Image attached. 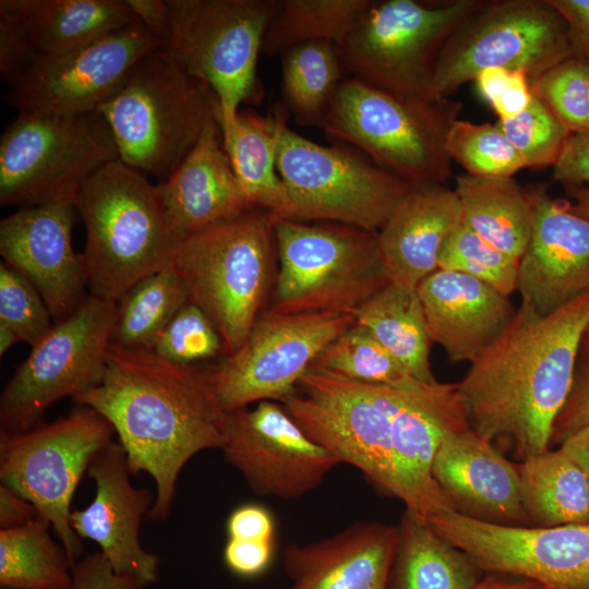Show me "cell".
I'll use <instances>...</instances> for the list:
<instances>
[{
	"label": "cell",
	"mask_w": 589,
	"mask_h": 589,
	"mask_svg": "<svg viewBox=\"0 0 589 589\" xmlns=\"http://www.w3.org/2000/svg\"><path fill=\"white\" fill-rule=\"evenodd\" d=\"M112 425L132 474L155 481L147 515L166 520L179 474L206 449H221L227 412L216 396L211 366L181 364L148 349L111 342L101 382L74 399Z\"/></svg>",
	"instance_id": "1"
},
{
	"label": "cell",
	"mask_w": 589,
	"mask_h": 589,
	"mask_svg": "<svg viewBox=\"0 0 589 589\" xmlns=\"http://www.w3.org/2000/svg\"><path fill=\"white\" fill-rule=\"evenodd\" d=\"M588 327L589 291L544 316L520 304L456 383L471 429L520 461L550 449Z\"/></svg>",
	"instance_id": "2"
},
{
	"label": "cell",
	"mask_w": 589,
	"mask_h": 589,
	"mask_svg": "<svg viewBox=\"0 0 589 589\" xmlns=\"http://www.w3.org/2000/svg\"><path fill=\"white\" fill-rule=\"evenodd\" d=\"M75 207L86 229L82 257L91 294L118 303L171 265L180 240L143 172L120 159L106 164L83 184Z\"/></svg>",
	"instance_id": "3"
},
{
	"label": "cell",
	"mask_w": 589,
	"mask_h": 589,
	"mask_svg": "<svg viewBox=\"0 0 589 589\" xmlns=\"http://www.w3.org/2000/svg\"><path fill=\"white\" fill-rule=\"evenodd\" d=\"M218 110L209 87L161 47L143 57L97 111L111 130L119 159L161 182Z\"/></svg>",
	"instance_id": "4"
},
{
	"label": "cell",
	"mask_w": 589,
	"mask_h": 589,
	"mask_svg": "<svg viewBox=\"0 0 589 589\" xmlns=\"http://www.w3.org/2000/svg\"><path fill=\"white\" fill-rule=\"evenodd\" d=\"M461 107L450 97L406 96L348 77L335 91L322 128L412 184H444L453 163L447 133Z\"/></svg>",
	"instance_id": "5"
},
{
	"label": "cell",
	"mask_w": 589,
	"mask_h": 589,
	"mask_svg": "<svg viewBox=\"0 0 589 589\" xmlns=\"http://www.w3.org/2000/svg\"><path fill=\"white\" fill-rule=\"evenodd\" d=\"M276 219L251 208L178 243L172 267L189 301L218 332L225 356L236 352L261 315L276 251Z\"/></svg>",
	"instance_id": "6"
},
{
	"label": "cell",
	"mask_w": 589,
	"mask_h": 589,
	"mask_svg": "<svg viewBox=\"0 0 589 589\" xmlns=\"http://www.w3.org/2000/svg\"><path fill=\"white\" fill-rule=\"evenodd\" d=\"M275 240L279 271L271 311L353 314L389 283L375 232L278 219Z\"/></svg>",
	"instance_id": "7"
},
{
	"label": "cell",
	"mask_w": 589,
	"mask_h": 589,
	"mask_svg": "<svg viewBox=\"0 0 589 589\" xmlns=\"http://www.w3.org/2000/svg\"><path fill=\"white\" fill-rule=\"evenodd\" d=\"M116 159L115 139L98 111L79 116L21 111L0 140V204L75 205L83 184Z\"/></svg>",
	"instance_id": "8"
},
{
	"label": "cell",
	"mask_w": 589,
	"mask_h": 589,
	"mask_svg": "<svg viewBox=\"0 0 589 589\" xmlns=\"http://www.w3.org/2000/svg\"><path fill=\"white\" fill-rule=\"evenodd\" d=\"M273 116L290 220L340 223L377 233L412 183L353 151L292 131L281 110Z\"/></svg>",
	"instance_id": "9"
},
{
	"label": "cell",
	"mask_w": 589,
	"mask_h": 589,
	"mask_svg": "<svg viewBox=\"0 0 589 589\" xmlns=\"http://www.w3.org/2000/svg\"><path fill=\"white\" fill-rule=\"evenodd\" d=\"M115 430L99 412L79 406L23 432L0 429V481L36 507L58 536L72 566L84 546L71 526L74 493Z\"/></svg>",
	"instance_id": "10"
},
{
	"label": "cell",
	"mask_w": 589,
	"mask_h": 589,
	"mask_svg": "<svg viewBox=\"0 0 589 589\" xmlns=\"http://www.w3.org/2000/svg\"><path fill=\"white\" fill-rule=\"evenodd\" d=\"M171 34L164 50L209 87L228 121L262 89L256 73L266 29L280 0H167Z\"/></svg>",
	"instance_id": "11"
},
{
	"label": "cell",
	"mask_w": 589,
	"mask_h": 589,
	"mask_svg": "<svg viewBox=\"0 0 589 589\" xmlns=\"http://www.w3.org/2000/svg\"><path fill=\"white\" fill-rule=\"evenodd\" d=\"M570 57L567 24L550 0H484L440 49L432 95L450 97L494 67L522 71L530 83Z\"/></svg>",
	"instance_id": "12"
},
{
	"label": "cell",
	"mask_w": 589,
	"mask_h": 589,
	"mask_svg": "<svg viewBox=\"0 0 589 589\" xmlns=\"http://www.w3.org/2000/svg\"><path fill=\"white\" fill-rule=\"evenodd\" d=\"M483 1H372L337 47L344 67L354 79L378 88L435 98L431 84L438 51L450 33Z\"/></svg>",
	"instance_id": "13"
},
{
	"label": "cell",
	"mask_w": 589,
	"mask_h": 589,
	"mask_svg": "<svg viewBox=\"0 0 589 589\" xmlns=\"http://www.w3.org/2000/svg\"><path fill=\"white\" fill-rule=\"evenodd\" d=\"M117 302L88 294L35 346L0 396V429L23 432L40 424L58 400H73L98 385L117 322Z\"/></svg>",
	"instance_id": "14"
},
{
	"label": "cell",
	"mask_w": 589,
	"mask_h": 589,
	"mask_svg": "<svg viewBox=\"0 0 589 589\" xmlns=\"http://www.w3.org/2000/svg\"><path fill=\"white\" fill-rule=\"evenodd\" d=\"M280 402L310 438L399 498L383 385L310 366L294 392Z\"/></svg>",
	"instance_id": "15"
},
{
	"label": "cell",
	"mask_w": 589,
	"mask_h": 589,
	"mask_svg": "<svg viewBox=\"0 0 589 589\" xmlns=\"http://www.w3.org/2000/svg\"><path fill=\"white\" fill-rule=\"evenodd\" d=\"M350 313L265 311L241 347L211 366L226 412L291 395L318 354L354 324Z\"/></svg>",
	"instance_id": "16"
},
{
	"label": "cell",
	"mask_w": 589,
	"mask_h": 589,
	"mask_svg": "<svg viewBox=\"0 0 589 589\" xmlns=\"http://www.w3.org/2000/svg\"><path fill=\"white\" fill-rule=\"evenodd\" d=\"M165 47L139 21L89 45L60 55H38L9 85L3 101L21 111L79 116L95 112L132 68Z\"/></svg>",
	"instance_id": "17"
},
{
	"label": "cell",
	"mask_w": 589,
	"mask_h": 589,
	"mask_svg": "<svg viewBox=\"0 0 589 589\" xmlns=\"http://www.w3.org/2000/svg\"><path fill=\"white\" fill-rule=\"evenodd\" d=\"M426 524L485 574L530 579L550 589H589V524H492L449 510Z\"/></svg>",
	"instance_id": "18"
},
{
	"label": "cell",
	"mask_w": 589,
	"mask_h": 589,
	"mask_svg": "<svg viewBox=\"0 0 589 589\" xmlns=\"http://www.w3.org/2000/svg\"><path fill=\"white\" fill-rule=\"evenodd\" d=\"M220 450L254 493L286 500L311 492L340 464L272 400L227 412Z\"/></svg>",
	"instance_id": "19"
},
{
	"label": "cell",
	"mask_w": 589,
	"mask_h": 589,
	"mask_svg": "<svg viewBox=\"0 0 589 589\" xmlns=\"http://www.w3.org/2000/svg\"><path fill=\"white\" fill-rule=\"evenodd\" d=\"M383 389L392 424L398 500L424 522L454 510L433 479L432 466L449 433L471 428L457 384L411 378L383 385Z\"/></svg>",
	"instance_id": "20"
},
{
	"label": "cell",
	"mask_w": 589,
	"mask_h": 589,
	"mask_svg": "<svg viewBox=\"0 0 589 589\" xmlns=\"http://www.w3.org/2000/svg\"><path fill=\"white\" fill-rule=\"evenodd\" d=\"M123 447L112 442L93 459L87 476L96 484L94 500L71 514V526L79 538L94 541L118 575L137 580L145 587L159 576V556L146 551L140 539L143 518L155 496L145 488H135Z\"/></svg>",
	"instance_id": "21"
},
{
	"label": "cell",
	"mask_w": 589,
	"mask_h": 589,
	"mask_svg": "<svg viewBox=\"0 0 589 589\" xmlns=\"http://www.w3.org/2000/svg\"><path fill=\"white\" fill-rule=\"evenodd\" d=\"M76 212L71 203L21 207L0 223L3 262L33 284L56 322L87 297L84 261L72 245Z\"/></svg>",
	"instance_id": "22"
},
{
	"label": "cell",
	"mask_w": 589,
	"mask_h": 589,
	"mask_svg": "<svg viewBox=\"0 0 589 589\" xmlns=\"http://www.w3.org/2000/svg\"><path fill=\"white\" fill-rule=\"evenodd\" d=\"M528 197L532 231L519 260L520 304L544 316L589 291V219L555 200L544 185Z\"/></svg>",
	"instance_id": "23"
},
{
	"label": "cell",
	"mask_w": 589,
	"mask_h": 589,
	"mask_svg": "<svg viewBox=\"0 0 589 589\" xmlns=\"http://www.w3.org/2000/svg\"><path fill=\"white\" fill-rule=\"evenodd\" d=\"M432 476L454 510L492 524L530 526L521 502L518 464L471 428L444 438Z\"/></svg>",
	"instance_id": "24"
},
{
	"label": "cell",
	"mask_w": 589,
	"mask_h": 589,
	"mask_svg": "<svg viewBox=\"0 0 589 589\" xmlns=\"http://www.w3.org/2000/svg\"><path fill=\"white\" fill-rule=\"evenodd\" d=\"M398 527L361 521L321 541L290 543L283 567L286 589H389Z\"/></svg>",
	"instance_id": "25"
},
{
	"label": "cell",
	"mask_w": 589,
	"mask_h": 589,
	"mask_svg": "<svg viewBox=\"0 0 589 589\" xmlns=\"http://www.w3.org/2000/svg\"><path fill=\"white\" fill-rule=\"evenodd\" d=\"M417 291L430 338L452 363L474 361L516 312L509 297L462 273L436 269Z\"/></svg>",
	"instance_id": "26"
},
{
	"label": "cell",
	"mask_w": 589,
	"mask_h": 589,
	"mask_svg": "<svg viewBox=\"0 0 589 589\" xmlns=\"http://www.w3.org/2000/svg\"><path fill=\"white\" fill-rule=\"evenodd\" d=\"M156 188L179 240L252 208L224 149L219 110L181 164Z\"/></svg>",
	"instance_id": "27"
},
{
	"label": "cell",
	"mask_w": 589,
	"mask_h": 589,
	"mask_svg": "<svg viewBox=\"0 0 589 589\" xmlns=\"http://www.w3.org/2000/svg\"><path fill=\"white\" fill-rule=\"evenodd\" d=\"M461 220L454 190L442 183L412 184L376 233L389 281L416 289L437 269L441 248Z\"/></svg>",
	"instance_id": "28"
},
{
	"label": "cell",
	"mask_w": 589,
	"mask_h": 589,
	"mask_svg": "<svg viewBox=\"0 0 589 589\" xmlns=\"http://www.w3.org/2000/svg\"><path fill=\"white\" fill-rule=\"evenodd\" d=\"M0 14L25 26L38 55L79 49L137 21L127 0H1Z\"/></svg>",
	"instance_id": "29"
},
{
	"label": "cell",
	"mask_w": 589,
	"mask_h": 589,
	"mask_svg": "<svg viewBox=\"0 0 589 589\" xmlns=\"http://www.w3.org/2000/svg\"><path fill=\"white\" fill-rule=\"evenodd\" d=\"M220 129L224 149L250 206L276 220L290 219V200L277 171L274 116L239 110L233 119L220 121Z\"/></svg>",
	"instance_id": "30"
},
{
	"label": "cell",
	"mask_w": 589,
	"mask_h": 589,
	"mask_svg": "<svg viewBox=\"0 0 589 589\" xmlns=\"http://www.w3.org/2000/svg\"><path fill=\"white\" fill-rule=\"evenodd\" d=\"M482 573L468 554L405 510L389 589H473Z\"/></svg>",
	"instance_id": "31"
},
{
	"label": "cell",
	"mask_w": 589,
	"mask_h": 589,
	"mask_svg": "<svg viewBox=\"0 0 589 589\" xmlns=\"http://www.w3.org/2000/svg\"><path fill=\"white\" fill-rule=\"evenodd\" d=\"M462 220L480 237L509 256L520 260L532 231L528 194L513 177L457 176Z\"/></svg>",
	"instance_id": "32"
},
{
	"label": "cell",
	"mask_w": 589,
	"mask_h": 589,
	"mask_svg": "<svg viewBox=\"0 0 589 589\" xmlns=\"http://www.w3.org/2000/svg\"><path fill=\"white\" fill-rule=\"evenodd\" d=\"M518 472L530 526L589 524V480L561 447L525 458Z\"/></svg>",
	"instance_id": "33"
},
{
	"label": "cell",
	"mask_w": 589,
	"mask_h": 589,
	"mask_svg": "<svg viewBox=\"0 0 589 589\" xmlns=\"http://www.w3.org/2000/svg\"><path fill=\"white\" fill-rule=\"evenodd\" d=\"M356 323L371 335L413 378L432 383V340L417 288L388 283L354 313Z\"/></svg>",
	"instance_id": "34"
},
{
	"label": "cell",
	"mask_w": 589,
	"mask_h": 589,
	"mask_svg": "<svg viewBox=\"0 0 589 589\" xmlns=\"http://www.w3.org/2000/svg\"><path fill=\"white\" fill-rule=\"evenodd\" d=\"M40 517L17 528L0 529V587L71 589L72 564Z\"/></svg>",
	"instance_id": "35"
},
{
	"label": "cell",
	"mask_w": 589,
	"mask_h": 589,
	"mask_svg": "<svg viewBox=\"0 0 589 589\" xmlns=\"http://www.w3.org/2000/svg\"><path fill=\"white\" fill-rule=\"evenodd\" d=\"M346 71L330 41H309L283 53V93L296 121L320 125Z\"/></svg>",
	"instance_id": "36"
},
{
	"label": "cell",
	"mask_w": 589,
	"mask_h": 589,
	"mask_svg": "<svg viewBox=\"0 0 589 589\" xmlns=\"http://www.w3.org/2000/svg\"><path fill=\"white\" fill-rule=\"evenodd\" d=\"M372 0H280L262 45L265 55L284 53L309 41L339 47Z\"/></svg>",
	"instance_id": "37"
},
{
	"label": "cell",
	"mask_w": 589,
	"mask_h": 589,
	"mask_svg": "<svg viewBox=\"0 0 589 589\" xmlns=\"http://www.w3.org/2000/svg\"><path fill=\"white\" fill-rule=\"evenodd\" d=\"M188 301L187 287L172 265L143 278L117 303L112 342L151 350Z\"/></svg>",
	"instance_id": "38"
},
{
	"label": "cell",
	"mask_w": 589,
	"mask_h": 589,
	"mask_svg": "<svg viewBox=\"0 0 589 589\" xmlns=\"http://www.w3.org/2000/svg\"><path fill=\"white\" fill-rule=\"evenodd\" d=\"M311 366L375 385H398L413 378L366 328L356 322L330 342Z\"/></svg>",
	"instance_id": "39"
},
{
	"label": "cell",
	"mask_w": 589,
	"mask_h": 589,
	"mask_svg": "<svg viewBox=\"0 0 589 589\" xmlns=\"http://www.w3.org/2000/svg\"><path fill=\"white\" fill-rule=\"evenodd\" d=\"M437 269L472 276L507 297L517 290L519 261L493 247L464 220L445 239Z\"/></svg>",
	"instance_id": "40"
},
{
	"label": "cell",
	"mask_w": 589,
	"mask_h": 589,
	"mask_svg": "<svg viewBox=\"0 0 589 589\" xmlns=\"http://www.w3.org/2000/svg\"><path fill=\"white\" fill-rule=\"evenodd\" d=\"M446 148L468 175L513 177L527 168L522 157L497 124L473 123L456 119L450 125Z\"/></svg>",
	"instance_id": "41"
},
{
	"label": "cell",
	"mask_w": 589,
	"mask_h": 589,
	"mask_svg": "<svg viewBox=\"0 0 589 589\" xmlns=\"http://www.w3.org/2000/svg\"><path fill=\"white\" fill-rule=\"evenodd\" d=\"M496 124L522 157L526 167H553L572 135L533 93L524 111L510 119L498 120Z\"/></svg>",
	"instance_id": "42"
},
{
	"label": "cell",
	"mask_w": 589,
	"mask_h": 589,
	"mask_svg": "<svg viewBox=\"0 0 589 589\" xmlns=\"http://www.w3.org/2000/svg\"><path fill=\"white\" fill-rule=\"evenodd\" d=\"M539 97L572 132L589 131V63L570 57L530 82Z\"/></svg>",
	"instance_id": "43"
},
{
	"label": "cell",
	"mask_w": 589,
	"mask_h": 589,
	"mask_svg": "<svg viewBox=\"0 0 589 589\" xmlns=\"http://www.w3.org/2000/svg\"><path fill=\"white\" fill-rule=\"evenodd\" d=\"M52 316L33 284L15 268L0 264V324L32 347L53 327Z\"/></svg>",
	"instance_id": "44"
},
{
	"label": "cell",
	"mask_w": 589,
	"mask_h": 589,
	"mask_svg": "<svg viewBox=\"0 0 589 589\" xmlns=\"http://www.w3.org/2000/svg\"><path fill=\"white\" fill-rule=\"evenodd\" d=\"M157 356L181 364L225 356L214 324L195 304L188 301L170 320L153 348Z\"/></svg>",
	"instance_id": "45"
},
{
	"label": "cell",
	"mask_w": 589,
	"mask_h": 589,
	"mask_svg": "<svg viewBox=\"0 0 589 589\" xmlns=\"http://www.w3.org/2000/svg\"><path fill=\"white\" fill-rule=\"evenodd\" d=\"M589 425V329L584 334L575 364L572 388L553 425L551 445H561Z\"/></svg>",
	"instance_id": "46"
},
{
	"label": "cell",
	"mask_w": 589,
	"mask_h": 589,
	"mask_svg": "<svg viewBox=\"0 0 589 589\" xmlns=\"http://www.w3.org/2000/svg\"><path fill=\"white\" fill-rule=\"evenodd\" d=\"M38 52L25 26L16 19L0 14V75L10 85L35 61Z\"/></svg>",
	"instance_id": "47"
},
{
	"label": "cell",
	"mask_w": 589,
	"mask_h": 589,
	"mask_svg": "<svg viewBox=\"0 0 589 589\" xmlns=\"http://www.w3.org/2000/svg\"><path fill=\"white\" fill-rule=\"evenodd\" d=\"M223 556L225 565L233 575L255 578L269 568L274 557V541L228 538Z\"/></svg>",
	"instance_id": "48"
},
{
	"label": "cell",
	"mask_w": 589,
	"mask_h": 589,
	"mask_svg": "<svg viewBox=\"0 0 589 589\" xmlns=\"http://www.w3.org/2000/svg\"><path fill=\"white\" fill-rule=\"evenodd\" d=\"M71 589H145L135 579L118 575L98 551L80 558L72 568Z\"/></svg>",
	"instance_id": "49"
},
{
	"label": "cell",
	"mask_w": 589,
	"mask_h": 589,
	"mask_svg": "<svg viewBox=\"0 0 589 589\" xmlns=\"http://www.w3.org/2000/svg\"><path fill=\"white\" fill-rule=\"evenodd\" d=\"M228 538L274 541L275 520L268 508L257 503L236 507L227 519Z\"/></svg>",
	"instance_id": "50"
},
{
	"label": "cell",
	"mask_w": 589,
	"mask_h": 589,
	"mask_svg": "<svg viewBox=\"0 0 589 589\" xmlns=\"http://www.w3.org/2000/svg\"><path fill=\"white\" fill-rule=\"evenodd\" d=\"M552 168L553 181L563 185L589 187V131L572 133Z\"/></svg>",
	"instance_id": "51"
},
{
	"label": "cell",
	"mask_w": 589,
	"mask_h": 589,
	"mask_svg": "<svg viewBox=\"0 0 589 589\" xmlns=\"http://www.w3.org/2000/svg\"><path fill=\"white\" fill-rule=\"evenodd\" d=\"M564 17L573 57L589 63V0H550Z\"/></svg>",
	"instance_id": "52"
},
{
	"label": "cell",
	"mask_w": 589,
	"mask_h": 589,
	"mask_svg": "<svg viewBox=\"0 0 589 589\" xmlns=\"http://www.w3.org/2000/svg\"><path fill=\"white\" fill-rule=\"evenodd\" d=\"M531 98L532 92L527 75L522 71H512L506 86L491 107L498 120H506L524 111Z\"/></svg>",
	"instance_id": "53"
},
{
	"label": "cell",
	"mask_w": 589,
	"mask_h": 589,
	"mask_svg": "<svg viewBox=\"0 0 589 589\" xmlns=\"http://www.w3.org/2000/svg\"><path fill=\"white\" fill-rule=\"evenodd\" d=\"M136 20L166 46L171 34V12L167 0H127Z\"/></svg>",
	"instance_id": "54"
},
{
	"label": "cell",
	"mask_w": 589,
	"mask_h": 589,
	"mask_svg": "<svg viewBox=\"0 0 589 589\" xmlns=\"http://www.w3.org/2000/svg\"><path fill=\"white\" fill-rule=\"evenodd\" d=\"M39 517L28 500L0 484V529L22 527Z\"/></svg>",
	"instance_id": "55"
},
{
	"label": "cell",
	"mask_w": 589,
	"mask_h": 589,
	"mask_svg": "<svg viewBox=\"0 0 589 589\" xmlns=\"http://www.w3.org/2000/svg\"><path fill=\"white\" fill-rule=\"evenodd\" d=\"M560 447L578 464L589 480V425L569 436Z\"/></svg>",
	"instance_id": "56"
},
{
	"label": "cell",
	"mask_w": 589,
	"mask_h": 589,
	"mask_svg": "<svg viewBox=\"0 0 589 589\" xmlns=\"http://www.w3.org/2000/svg\"><path fill=\"white\" fill-rule=\"evenodd\" d=\"M473 589H550L537 581L503 574H486Z\"/></svg>",
	"instance_id": "57"
},
{
	"label": "cell",
	"mask_w": 589,
	"mask_h": 589,
	"mask_svg": "<svg viewBox=\"0 0 589 589\" xmlns=\"http://www.w3.org/2000/svg\"><path fill=\"white\" fill-rule=\"evenodd\" d=\"M567 194L574 200L569 208L575 214L589 219V187L564 185Z\"/></svg>",
	"instance_id": "58"
},
{
	"label": "cell",
	"mask_w": 589,
	"mask_h": 589,
	"mask_svg": "<svg viewBox=\"0 0 589 589\" xmlns=\"http://www.w3.org/2000/svg\"><path fill=\"white\" fill-rule=\"evenodd\" d=\"M17 341H20L17 335L9 327L0 324V356L3 357Z\"/></svg>",
	"instance_id": "59"
},
{
	"label": "cell",
	"mask_w": 589,
	"mask_h": 589,
	"mask_svg": "<svg viewBox=\"0 0 589 589\" xmlns=\"http://www.w3.org/2000/svg\"><path fill=\"white\" fill-rule=\"evenodd\" d=\"M1 589H7V588H1Z\"/></svg>",
	"instance_id": "60"
},
{
	"label": "cell",
	"mask_w": 589,
	"mask_h": 589,
	"mask_svg": "<svg viewBox=\"0 0 589 589\" xmlns=\"http://www.w3.org/2000/svg\"><path fill=\"white\" fill-rule=\"evenodd\" d=\"M588 329H589V327H588Z\"/></svg>",
	"instance_id": "61"
}]
</instances>
